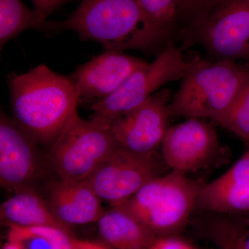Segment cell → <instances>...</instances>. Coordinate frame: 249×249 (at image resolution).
Masks as SVG:
<instances>
[{
    "label": "cell",
    "mask_w": 249,
    "mask_h": 249,
    "mask_svg": "<svg viewBox=\"0 0 249 249\" xmlns=\"http://www.w3.org/2000/svg\"><path fill=\"white\" fill-rule=\"evenodd\" d=\"M13 119L41 145L50 147L79 104L70 78L45 65L9 82Z\"/></svg>",
    "instance_id": "obj_1"
},
{
    "label": "cell",
    "mask_w": 249,
    "mask_h": 249,
    "mask_svg": "<svg viewBox=\"0 0 249 249\" xmlns=\"http://www.w3.org/2000/svg\"><path fill=\"white\" fill-rule=\"evenodd\" d=\"M249 77V67L229 60H193L168 109L170 117L219 124Z\"/></svg>",
    "instance_id": "obj_2"
},
{
    "label": "cell",
    "mask_w": 249,
    "mask_h": 249,
    "mask_svg": "<svg viewBox=\"0 0 249 249\" xmlns=\"http://www.w3.org/2000/svg\"><path fill=\"white\" fill-rule=\"evenodd\" d=\"M201 185L186 174L172 170L147 183L121 206L155 232L177 236L196 207Z\"/></svg>",
    "instance_id": "obj_3"
},
{
    "label": "cell",
    "mask_w": 249,
    "mask_h": 249,
    "mask_svg": "<svg viewBox=\"0 0 249 249\" xmlns=\"http://www.w3.org/2000/svg\"><path fill=\"white\" fill-rule=\"evenodd\" d=\"M119 146L109 121L85 120L76 111L49 147V160L60 179L84 181Z\"/></svg>",
    "instance_id": "obj_4"
},
{
    "label": "cell",
    "mask_w": 249,
    "mask_h": 249,
    "mask_svg": "<svg viewBox=\"0 0 249 249\" xmlns=\"http://www.w3.org/2000/svg\"><path fill=\"white\" fill-rule=\"evenodd\" d=\"M136 0H82L63 21H52V34L73 31L82 40H92L106 51L129 50L140 29Z\"/></svg>",
    "instance_id": "obj_5"
},
{
    "label": "cell",
    "mask_w": 249,
    "mask_h": 249,
    "mask_svg": "<svg viewBox=\"0 0 249 249\" xmlns=\"http://www.w3.org/2000/svg\"><path fill=\"white\" fill-rule=\"evenodd\" d=\"M182 49L171 41L152 63L134 72L115 92L91 106L93 116L110 122L132 110L171 82L182 79L193 61H187Z\"/></svg>",
    "instance_id": "obj_6"
},
{
    "label": "cell",
    "mask_w": 249,
    "mask_h": 249,
    "mask_svg": "<svg viewBox=\"0 0 249 249\" xmlns=\"http://www.w3.org/2000/svg\"><path fill=\"white\" fill-rule=\"evenodd\" d=\"M201 45L211 60L235 61L249 55V0H227L183 41Z\"/></svg>",
    "instance_id": "obj_7"
},
{
    "label": "cell",
    "mask_w": 249,
    "mask_h": 249,
    "mask_svg": "<svg viewBox=\"0 0 249 249\" xmlns=\"http://www.w3.org/2000/svg\"><path fill=\"white\" fill-rule=\"evenodd\" d=\"M160 175L154 153H137L119 145L87 181L101 200L116 206Z\"/></svg>",
    "instance_id": "obj_8"
},
{
    "label": "cell",
    "mask_w": 249,
    "mask_h": 249,
    "mask_svg": "<svg viewBox=\"0 0 249 249\" xmlns=\"http://www.w3.org/2000/svg\"><path fill=\"white\" fill-rule=\"evenodd\" d=\"M171 98L169 90L161 89L138 107L111 121V132L117 143L137 153H154L169 128Z\"/></svg>",
    "instance_id": "obj_9"
},
{
    "label": "cell",
    "mask_w": 249,
    "mask_h": 249,
    "mask_svg": "<svg viewBox=\"0 0 249 249\" xmlns=\"http://www.w3.org/2000/svg\"><path fill=\"white\" fill-rule=\"evenodd\" d=\"M160 147L165 165L171 170L186 174L209 164L219 145L211 124L204 119H186L169 127Z\"/></svg>",
    "instance_id": "obj_10"
},
{
    "label": "cell",
    "mask_w": 249,
    "mask_h": 249,
    "mask_svg": "<svg viewBox=\"0 0 249 249\" xmlns=\"http://www.w3.org/2000/svg\"><path fill=\"white\" fill-rule=\"evenodd\" d=\"M147 62L121 51H106L80 65L69 77L79 103H95L109 97L134 71Z\"/></svg>",
    "instance_id": "obj_11"
},
{
    "label": "cell",
    "mask_w": 249,
    "mask_h": 249,
    "mask_svg": "<svg viewBox=\"0 0 249 249\" xmlns=\"http://www.w3.org/2000/svg\"><path fill=\"white\" fill-rule=\"evenodd\" d=\"M38 142L1 111L0 116V184L16 192L31 187L40 170Z\"/></svg>",
    "instance_id": "obj_12"
},
{
    "label": "cell",
    "mask_w": 249,
    "mask_h": 249,
    "mask_svg": "<svg viewBox=\"0 0 249 249\" xmlns=\"http://www.w3.org/2000/svg\"><path fill=\"white\" fill-rule=\"evenodd\" d=\"M196 207L211 214L249 213V149L225 173L201 186Z\"/></svg>",
    "instance_id": "obj_13"
},
{
    "label": "cell",
    "mask_w": 249,
    "mask_h": 249,
    "mask_svg": "<svg viewBox=\"0 0 249 249\" xmlns=\"http://www.w3.org/2000/svg\"><path fill=\"white\" fill-rule=\"evenodd\" d=\"M142 25L130 50L159 54L171 41L179 37L182 26L179 0H136Z\"/></svg>",
    "instance_id": "obj_14"
},
{
    "label": "cell",
    "mask_w": 249,
    "mask_h": 249,
    "mask_svg": "<svg viewBox=\"0 0 249 249\" xmlns=\"http://www.w3.org/2000/svg\"><path fill=\"white\" fill-rule=\"evenodd\" d=\"M45 200L52 212L66 225L98 222L104 213L101 199L88 181L60 179L49 187Z\"/></svg>",
    "instance_id": "obj_15"
},
{
    "label": "cell",
    "mask_w": 249,
    "mask_h": 249,
    "mask_svg": "<svg viewBox=\"0 0 249 249\" xmlns=\"http://www.w3.org/2000/svg\"><path fill=\"white\" fill-rule=\"evenodd\" d=\"M98 231L111 249H148L157 235L121 206H111L98 221Z\"/></svg>",
    "instance_id": "obj_16"
},
{
    "label": "cell",
    "mask_w": 249,
    "mask_h": 249,
    "mask_svg": "<svg viewBox=\"0 0 249 249\" xmlns=\"http://www.w3.org/2000/svg\"><path fill=\"white\" fill-rule=\"evenodd\" d=\"M0 217L5 225L52 227L71 232L69 226L54 215L47 201L32 187L14 192L1 205Z\"/></svg>",
    "instance_id": "obj_17"
},
{
    "label": "cell",
    "mask_w": 249,
    "mask_h": 249,
    "mask_svg": "<svg viewBox=\"0 0 249 249\" xmlns=\"http://www.w3.org/2000/svg\"><path fill=\"white\" fill-rule=\"evenodd\" d=\"M6 227L2 249H72L76 240L72 232L56 227Z\"/></svg>",
    "instance_id": "obj_18"
},
{
    "label": "cell",
    "mask_w": 249,
    "mask_h": 249,
    "mask_svg": "<svg viewBox=\"0 0 249 249\" xmlns=\"http://www.w3.org/2000/svg\"><path fill=\"white\" fill-rule=\"evenodd\" d=\"M199 233L217 249H249V223L231 214H212L198 225Z\"/></svg>",
    "instance_id": "obj_19"
},
{
    "label": "cell",
    "mask_w": 249,
    "mask_h": 249,
    "mask_svg": "<svg viewBox=\"0 0 249 249\" xmlns=\"http://www.w3.org/2000/svg\"><path fill=\"white\" fill-rule=\"evenodd\" d=\"M27 29L52 34V21L43 19L21 0H0V49Z\"/></svg>",
    "instance_id": "obj_20"
},
{
    "label": "cell",
    "mask_w": 249,
    "mask_h": 249,
    "mask_svg": "<svg viewBox=\"0 0 249 249\" xmlns=\"http://www.w3.org/2000/svg\"><path fill=\"white\" fill-rule=\"evenodd\" d=\"M218 124L249 142V77L227 114Z\"/></svg>",
    "instance_id": "obj_21"
},
{
    "label": "cell",
    "mask_w": 249,
    "mask_h": 249,
    "mask_svg": "<svg viewBox=\"0 0 249 249\" xmlns=\"http://www.w3.org/2000/svg\"><path fill=\"white\" fill-rule=\"evenodd\" d=\"M227 0H179L182 26L180 40H184L208 15Z\"/></svg>",
    "instance_id": "obj_22"
},
{
    "label": "cell",
    "mask_w": 249,
    "mask_h": 249,
    "mask_svg": "<svg viewBox=\"0 0 249 249\" xmlns=\"http://www.w3.org/2000/svg\"><path fill=\"white\" fill-rule=\"evenodd\" d=\"M148 249H198L178 236L159 237Z\"/></svg>",
    "instance_id": "obj_23"
},
{
    "label": "cell",
    "mask_w": 249,
    "mask_h": 249,
    "mask_svg": "<svg viewBox=\"0 0 249 249\" xmlns=\"http://www.w3.org/2000/svg\"><path fill=\"white\" fill-rule=\"evenodd\" d=\"M74 1L77 0H31L34 6V10L45 19H47L51 15L64 5Z\"/></svg>",
    "instance_id": "obj_24"
},
{
    "label": "cell",
    "mask_w": 249,
    "mask_h": 249,
    "mask_svg": "<svg viewBox=\"0 0 249 249\" xmlns=\"http://www.w3.org/2000/svg\"><path fill=\"white\" fill-rule=\"evenodd\" d=\"M72 249H108L100 244L94 242H88V241H81L76 239L73 242Z\"/></svg>",
    "instance_id": "obj_25"
},
{
    "label": "cell",
    "mask_w": 249,
    "mask_h": 249,
    "mask_svg": "<svg viewBox=\"0 0 249 249\" xmlns=\"http://www.w3.org/2000/svg\"><path fill=\"white\" fill-rule=\"evenodd\" d=\"M248 214H249V216H248V217L247 218V221H248V222L249 223V213Z\"/></svg>",
    "instance_id": "obj_26"
}]
</instances>
